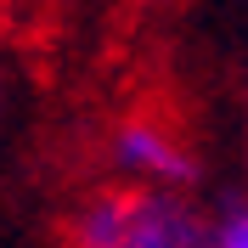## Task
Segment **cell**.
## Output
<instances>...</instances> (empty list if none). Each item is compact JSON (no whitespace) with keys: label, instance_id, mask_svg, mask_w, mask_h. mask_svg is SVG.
Masks as SVG:
<instances>
[{"label":"cell","instance_id":"obj_1","mask_svg":"<svg viewBox=\"0 0 248 248\" xmlns=\"http://www.w3.org/2000/svg\"><path fill=\"white\" fill-rule=\"evenodd\" d=\"M68 248H209V203L198 192L102 181L74 203Z\"/></svg>","mask_w":248,"mask_h":248},{"label":"cell","instance_id":"obj_2","mask_svg":"<svg viewBox=\"0 0 248 248\" xmlns=\"http://www.w3.org/2000/svg\"><path fill=\"white\" fill-rule=\"evenodd\" d=\"M102 164H108V181H130V186L198 192V181H203V158L186 141V130L175 119H164V113H147V108L108 124Z\"/></svg>","mask_w":248,"mask_h":248},{"label":"cell","instance_id":"obj_3","mask_svg":"<svg viewBox=\"0 0 248 248\" xmlns=\"http://www.w3.org/2000/svg\"><path fill=\"white\" fill-rule=\"evenodd\" d=\"M209 248H248V186L209 203Z\"/></svg>","mask_w":248,"mask_h":248},{"label":"cell","instance_id":"obj_4","mask_svg":"<svg viewBox=\"0 0 248 248\" xmlns=\"http://www.w3.org/2000/svg\"><path fill=\"white\" fill-rule=\"evenodd\" d=\"M243 175H248V108H243Z\"/></svg>","mask_w":248,"mask_h":248},{"label":"cell","instance_id":"obj_5","mask_svg":"<svg viewBox=\"0 0 248 248\" xmlns=\"http://www.w3.org/2000/svg\"><path fill=\"white\" fill-rule=\"evenodd\" d=\"M0 124H6V74H0Z\"/></svg>","mask_w":248,"mask_h":248}]
</instances>
